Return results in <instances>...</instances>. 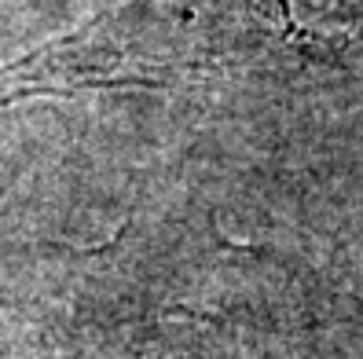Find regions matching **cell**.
I'll use <instances>...</instances> for the list:
<instances>
[{"label":"cell","mask_w":363,"mask_h":359,"mask_svg":"<svg viewBox=\"0 0 363 359\" xmlns=\"http://www.w3.org/2000/svg\"><path fill=\"white\" fill-rule=\"evenodd\" d=\"M294 15L312 33L363 37V0H294Z\"/></svg>","instance_id":"6da1fadb"}]
</instances>
